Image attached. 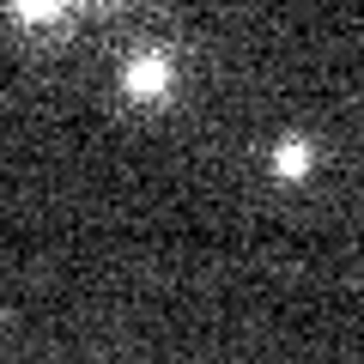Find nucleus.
<instances>
[{"instance_id":"nucleus-1","label":"nucleus","mask_w":364,"mask_h":364,"mask_svg":"<svg viewBox=\"0 0 364 364\" xmlns=\"http://www.w3.org/2000/svg\"><path fill=\"white\" fill-rule=\"evenodd\" d=\"M310 164V158H304V146H286V152H279V170H304Z\"/></svg>"}]
</instances>
